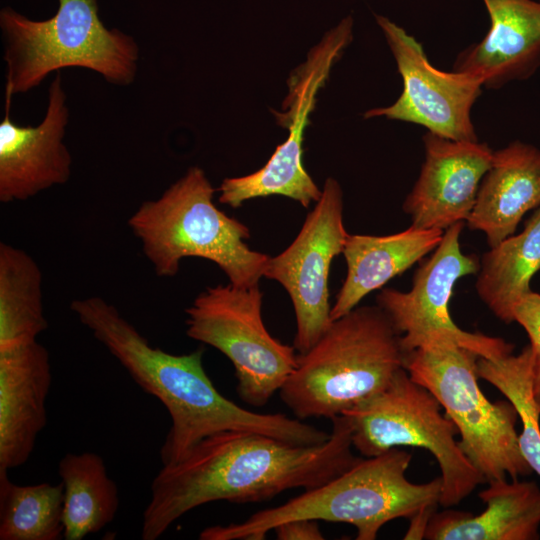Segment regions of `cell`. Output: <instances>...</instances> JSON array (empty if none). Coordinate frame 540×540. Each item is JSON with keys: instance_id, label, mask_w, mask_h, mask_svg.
<instances>
[{"instance_id": "obj_1", "label": "cell", "mask_w": 540, "mask_h": 540, "mask_svg": "<svg viewBox=\"0 0 540 540\" xmlns=\"http://www.w3.org/2000/svg\"><path fill=\"white\" fill-rule=\"evenodd\" d=\"M331 421L328 440L312 446L247 431L204 438L153 479L141 538L158 539L184 514L210 502L265 501L290 489H314L340 475L361 457L352 452L349 418L341 414Z\"/></svg>"}, {"instance_id": "obj_22", "label": "cell", "mask_w": 540, "mask_h": 540, "mask_svg": "<svg viewBox=\"0 0 540 540\" xmlns=\"http://www.w3.org/2000/svg\"><path fill=\"white\" fill-rule=\"evenodd\" d=\"M48 328L42 272L21 248L0 243V351L37 341Z\"/></svg>"}, {"instance_id": "obj_26", "label": "cell", "mask_w": 540, "mask_h": 540, "mask_svg": "<svg viewBox=\"0 0 540 540\" xmlns=\"http://www.w3.org/2000/svg\"><path fill=\"white\" fill-rule=\"evenodd\" d=\"M273 531L279 540H323L316 520L293 519L277 525Z\"/></svg>"}, {"instance_id": "obj_11", "label": "cell", "mask_w": 540, "mask_h": 540, "mask_svg": "<svg viewBox=\"0 0 540 540\" xmlns=\"http://www.w3.org/2000/svg\"><path fill=\"white\" fill-rule=\"evenodd\" d=\"M347 236L342 189L335 179L328 178L296 238L268 260L263 277L277 281L289 294L297 324L294 348L300 354L308 351L332 322L330 265L343 252Z\"/></svg>"}, {"instance_id": "obj_9", "label": "cell", "mask_w": 540, "mask_h": 540, "mask_svg": "<svg viewBox=\"0 0 540 540\" xmlns=\"http://www.w3.org/2000/svg\"><path fill=\"white\" fill-rule=\"evenodd\" d=\"M263 293L231 283L208 287L185 310L188 337L210 345L233 364L237 393L264 406L297 365L294 346L274 338L262 318Z\"/></svg>"}, {"instance_id": "obj_3", "label": "cell", "mask_w": 540, "mask_h": 540, "mask_svg": "<svg viewBox=\"0 0 540 540\" xmlns=\"http://www.w3.org/2000/svg\"><path fill=\"white\" fill-rule=\"evenodd\" d=\"M412 455L392 448L361 458L326 483L289 501L229 525L204 528L200 540H263L277 525L293 519L322 520L353 525L357 540H375L380 529L397 518L413 519L435 509L442 492L441 477L410 482L405 472Z\"/></svg>"}, {"instance_id": "obj_24", "label": "cell", "mask_w": 540, "mask_h": 540, "mask_svg": "<svg viewBox=\"0 0 540 540\" xmlns=\"http://www.w3.org/2000/svg\"><path fill=\"white\" fill-rule=\"evenodd\" d=\"M534 360L535 352L529 345L518 355L494 360L478 357L476 370L479 378L496 387L516 409L522 423L520 450L540 477V412L532 389Z\"/></svg>"}, {"instance_id": "obj_12", "label": "cell", "mask_w": 540, "mask_h": 540, "mask_svg": "<svg viewBox=\"0 0 540 540\" xmlns=\"http://www.w3.org/2000/svg\"><path fill=\"white\" fill-rule=\"evenodd\" d=\"M375 18L394 56L403 90L392 105L371 109L365 118L383 116L423 126L447 139L479 141L471 110L484 87L481 79L435 68L413 36L385 16Z\"/></svg>"}, {"instance_id": "obj_21", "label": "cell", "mask_w": 540, "mask_h": 540, "mask_svg": "<svg viewBox=\"0 0 540 540\" xmlns=\"http://www.w3.org/2000/svg\"><path fill=\"white\" fill-rule=\"evenodd\" d=\"M58 474L64 486L63 539L81 540L114 520L118 488L100 455L67 453L59 461Z\"/></svg>"}, {"instance_id": "obj_6", "label": "cell", "mask_w": 540, "mask_h": 540, "mask_svg": "<svg viewBox=\"0 0 540 540\" xmlns=\"http://www.w3.org/2000/svg\"><path fill=\"white\" fill-rule=\"evenodd\" d=\"M57 1L55 14L44 20L11 7L1 9L5 89L13 95L26 93L50 73L71 67L94 71L113 85L132 84L139 60L135 39L103 24L98 0Z\"/></svg>"}, {"instance_id": "obj_27", "label": "cell", "mask_w": 540, "mask_h": 540, "mask_svg": "<svg viewBox=\"0 0 540 540\" xmlns=\"http://www.w3.org/2000/svg\"><path fill=\"white\" fill-rule=\"evenodd\" d=\"M532 389H533V397H534L535 403L540 412V354H536V353H535V360H534V366H533Z\"/></svg>"}, {"instance_id": "obj_16", "label": "cell", "mask_w": 540, "mask_h": 540, "mask_svg": "<svg viewBox=\"0 0 540 540\" xmlns=\"http://www.w3.org/2000/svg\"><path fill=\"white\" fill-rule=\"evenodd\" d=\"M490 17L485 37L458 54L453 71L496 89L529 78L540 66V0H482Z\"/></svg>"}, {"instance_id": "obj_8", "label": "cell", "mask_w": 540, "mask_h": 540, "mask_svg": "<svg viewBox=\"0 0 540 540\" xmlns=\"http://www.w3.org/2000/svg\"><path fill=\"white\" fill-rule=\"evenodd\" d=\"M437 398L399 369L378 393L344 411L351 423L352 445L362 456L373 457L392 448L428 450L442 479L439 505L459 504L486 480L459 446L453 421L442 413Z\"/></svg>"}, {"instance_id": "obj_13", "label": "cell", "mask_w": 540, "mask_h": 540, "mask_svg": "<svg viewBox=\"0 0 540 540\" xmlns=\"http://www.w3.org/2000/svg\"><path fill=\"white\" fill-rule=\"evenodd\" d=\"M13 94L5 89V116L0 122V202L25 201L71 176L72 157L64 143L69 108L60 72L48 91V105L37 126H22L10 117Z\"/></svg>"}, {"instance_id": "obj_5", "label": "cell", "mask_w": 540, "mask_h": 540, "mask_svg": "<svg viewBox=\"0 0 540 540\" xmlns=\"http://www.w3.org/2000/svg\"><path fill=\"white\" fill-rule=\"evenodd\" d=\"M215 191L193 166L160 197L143 202L128 226L159 277L175 276L182 259L198 257L215 263L233 285H257L270 256L249 248V228L216 207Z\"/></svg>"}, {"instance_id": "obj_18", "label": "cell", "mask_w": 540, "mask_h": 540, "mask_svg": "<svg viewBox=\"0 0 540 540\" xmlns=\"http://www.w3.org/2000/svg\"><path fill=\"white\" fill-rule=\"evenodd\" d=\"M479 493L486 509L433 513L424 538L429 540H536L540 527V488L533 481L487 482Z\"/></svg>"}, {"instance_id": "obj_25", "label": "cell", "mask_w": 540, "mask_h": 540, "mask_svg": "<svg viewBox=\"0 0 540 540\" xmlns=\"http://www.w3.org/2000/svg\"><path fill=\"white\" fill-rule=\"evenodd\" d=\"M512 322L519 323L526 331L530 346L540 354V294L532 290L514 306Z\"/></svg>"}, {"instance_id": "obj_7", "label": "cell", "mask_w": 540, "mask_h": 540, "mask_svg": "<svg viewBox=\"0 0 540 540\" xmlns=\"http://www.w3.org/2000/svg\"><path fill=\"white\" fill-rule=\"evenodd\" d=\"M478 355L440 340L404 354L410 377L427 388L455 424L460 448L486 482L530 475L519 446L518 414L509 401L491 402L477 382Z\"/></svg>"}, {"instance_id": "obj_2", "label": "cell", "mask_w": 540, "mask_h": 540, "mask_svg": "<svg viewBox=\"0 0 540 540\" xmlns=\"http://www.w3.org/2000/svg\"><path fill=\"white\" fill-rule=\"evenodd\" d=\"M70 309L138 386L167 409L171 426L160 449L163 466L180 461L204 438L220 432H255L288 443L300 438L298 419L257 413L224 397L205 372L202 349L175 355L153 347L99 296L75 299Z\"/></svg>"}, {"instance_id": "obj_15", "label": "cell", "mask_w": 540, "mask_h": 540, "mask_svg": "<svg viewBox=\"0 0 540 540\" xmlns=\"http://www.w3.org/2000/svg\"><path fill=\"white\" fill-rule=\"evenodd\" d=\"M52 372L38 341L0 351V469L23 465L47 423Z\"/></svg>"}, {"instance_id": "obj_23", "label": "cell", "mask_w": 540, "mask_h": 540, "mask_svg": "<svg viewBox=\"0 0 540 540\" xmlns=\"http://www.w3.org/2000/svg\"><path fill=\"white\" fill-rule=\"evenodd\" d=\"M63 483L17 485L0 469V540L64 538Z\"/></svg>"}, {"instance_id": "obj_20", "label": "cell", "mask_w": 540, "mask_h": 540, "mask_svg": "<svg viewBox=\"0 0 540 540\" xmlns=\"http://www.w3.org/2000/svg\"><path fill=\"white\" fill-rule=\"evenodd\" d=\"M540 270V206L517 235L490 247L480 261L475 288L491 312L505 323L512 322L515 304L530 289Z\"/></svg>"}, {"instance_id": "obj_10", "label": "cell", "mask_w": 540, "mask_h": 540, "mask_svg": "<svg viewBox=\"0 0 540 540\" xmlns=\"http://www.w3.org/2000/svg\"><path fill=\"white\" fill-rule=\"evenodd\" d=\"M463 227L464 222H459L444 231L431 257L414 274L409 291L384 288L376 297L377 305L400 334L404 354L440 340L451 341L490 360L513 352L514 345L504 339L465 331L452 320L449 302L456 282L478 273L480 267L476 256L461 250Z\"/></svg>"}, {"instance_id": "obj_4", "label": "cell", "mask_w": 540, "mask_h": 540, "mask_svg": "<svg viewBox=\"0 0 540 540\" xmlns=\"http://www.w3.org/2000/svg\"><path fill=\"white\" fill-rule=\"evenodd\" d=\"M403 367L400 334L385 312L378 305L355 307L297 355L280 397L300 420H331L384 389Z\"/></svg>"}, {"instance_id": "obj_14", "label": "cell", "mask_w": 540, "mask_h": 540, "mask_svg": "<svg viewBox=\"0 0 540 540\" xmlns=\"http://www.w3.org/2000/svg\"><path fill=\"white\" fill-rule=\"evenodd\" d=\"M425 160L403 210L412 226L446 230L466 222L493 150L479 141H455L428 132L423 136Z\"/></svg>"}, {"instance_id": "obj_19", "label": "cell", "mask_w": 540, "mask_h": 540, "mask_svg": "<svg viewBox=\"0 0 540 540\" xmlns=\"http://www.w3.org/2000/svg\"><path fill=\"white\" fill-rule=\"evenodd\" d=\"M444 235L441 229H408L386 236L348 234L342 254L347 274L331 307V320L357 307L370 292L382 288L425 255L433 252Z\"/></svg>"}, {"instance_id": "obj_17", "label": "cell", "mask_w": 540, "mask_h": 540, "mask_svg": "<svg viewBox=\"0 0 540 540\" xmlns=\"http://www.w3.org/2000/svg\"><path fill=\"white\" fill-rule=\"evenodd\" d=\"M540 206V149L514 141L493 152L466 221L484 233L489 247L514 234L523 216Z\"/></svg>"}]
</instances>
